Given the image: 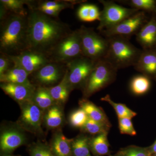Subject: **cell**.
Returning <instances> with one entry per match:
<instances>
[{
	"mask_svg": "<svg viewBox=\"0 0 156 156\" xmlns=\"http://www.w3.org/2000/svg\"><path fill=\"white\" fill-rule=\"evenodd\" d=\"M27 19V50L47 56L62 39L72 31L69 26L58 18L36 9H29Z\"/></svg>",
	"mask_w": 156,
	"mask_h": 156,
	"instance_id": "cell-1",
	"label": "cell"
},
{
	"mask_svg": "<svg viewBox=\"0 0 156 156\" xmlns=\"http://www.w3.org/2000/svg\"><path fill=\"white\" fill-rule=\"evenodd\" d=\"M27 16L9 13L1 20V53L15 56L27 50Z\"/></svg>",
	"mask_w": 156,
	"mask_h": 156,
	"instance_id": "cell-2",
	"label": "cell"
},
{
	"mask_svg": "<svg viewBox=\"0 0 156 156\" xmlns=\"http://www.w3.org/2000/svg\"><path fill=\"white\" fill-rule=\"evenodd\" d=\"M107 39L108 50L104 59L118 70L134 66L142 50L132 44L127 37L117 36Z\"/></svg>",
	"mask_w": 156,
	"mask_h": 156,
	"instance_id": "cell-3",
	"label": "cell"
},
{
	"mask_svg": "<svg viewBox=\"0 0 156 156\" xmlns=\"http://www.w3.org/2000/svg\"><path fill=\"white\" fill-rule=\"evenodd\" d=\"M118 70L105 59L96 62L82 90L84 98L90 97L113 83Z\"/></svg>",
	"mask_w": 156,
	"mask_h": 156,
	"instance_id": "cell-4",
	"label": "cell"
},
{
	"mask_svg": "<svg viewBox=\"0 0 156 156\" xmlns=\"http://www.w3.org/2000/svg\"><path fill=\"white\" fill-rule=\"evenodd\" d=\"M47 56L50 62L66 64L83 56L79 29L72 31L62 39Z\"/></svg>",
	"mask_w": 156,
	"mask_h": 156,
	"instance_id": "cell-5",
	"label": "cell"
},
{
	"mask_svg": "<svg viewBox=\"0 0 156 156\" xmlns=\"http://www.w3.org/2000/svg\"><path fill=\"white\" fill-rule=\"evenodd\" d=\"M83 56L97 62L104 59L108 48L107 38L100 35L92 28L81 26L79 29Z\"/></svg>",
	"mask_w": 156,
	"mask_h": 156,
	"instance_id": "cell-6",
	"label": "cell"
},
{
	"mask_svg": "<svg viewBox=\"0 0 156 156\" xmlns=\"http://www.w3.org/2000/svg\"><path fill=\"white\" fill-rule=\"evenodd\" d=\"M99 2L103 7V10L101 11L99 23L97 27L98 30L100 32L117 25L140 11L117 5L113 1L100 0Z\"/></svg>",
	"mask_w": 156,
	"mask_h": 156,
	"instance_id": "cell-7",
	"label": "cell"
},
{
	"mask_svg": "<svg viewBox=\"0 0 156 156\" xmlns=\"http://www.w3.org/2000/svg\"><path fill=\"white\" fill-rule=\"evenodd\" d=\"M96 62L82 56L66 64L68 80L72 90H83Z\"/></svg>",
	"mask_w": 156,
	"mask_h": 156,
	"instance_id": "cell-8",
	"label": "cell"
},
{
	"mask_svg": "<svg viewBox=\"0 0 156 156\" xmlns=\"http://www.w3.org/2000/svg\"><path fill=\"white\" fill-rule=\"evenodd\" d=\"M149 20L145 12L139 11L117 25L101 32L106 38L117 36L128 38L136 35Z\"/></svg>",
	"mask_w": 156,
	"mask_h": 156,
	"instance_id": "cell-9",
	"label": "cell"
},
{
	"mask_svg": "<svg viewBox=\"0 0 156 156\" xmlns=\"http://www.w3.org/2000/svg\"><path fill=\"white\" fill-rule=\"evenodd\" d=\"M21 115L17 124L23 130L33 134L42 132L43 111L31 99L19 104Z\"/></svg>",
	"mask_w": 156,
	"mask_h": 156,
	"instance_id": "cell-10",
	"label": "cell"
},
{
	"mask_svg": "<svg viewBox=\"0 0 156 156\" xmlns=\"http://www.w3.org/2000/svg\"><path fill=\"white\" fill-rule=\"evenodd\" d=\"M67 70L66 64L50 62L32 74L40 87H47L58 84L63 79Z\"/></svg>",
	"mask_w": 156,
	"mask_h": 156,
	"instance_id": "cell-11",
	"label": "cell"
},
{
	"mask_svg": "<svg viewBox=\"0 0 156 156\" xmlns=\"http://www.w3.org/2000/svg\"><path fill=\"white\" fill-rule=\"evenodd\" d=\"M9 56L14 63L20 66L30 75L50 62L45 54L30 50H25L17 56Z\"/></svg>",
	"mask_w": 156,
	"mask_h": 156,
	"instance_id": "cell-12",
	"label": "cell"
},
{
	"mask_svg": "<svg viewBox=\"0 0 156 156\" xmlns=\"http://www.w3.org/2000/svg\"><path fill=\"white\" fill-rule=\"evenodd\" d=\"M26 142V137L22 131L14 128L7 129L1 134V152L5 155H9L17 148L24 144Z\"/></svg>",
	"mask_w": 156,
	"mask_h": 156,
	"instance_id": "cell-13",
	"label": "cell"
},
{
	"mask_svg": "<svg viewBox=\"0 0 156 156\" xmlns=\"http://www.w3.org/2000/svg\"><path fill=\"white\" fill-rule=\"evenodd\" d=\"M134 67L143 75L156 80V48L142 50Z\"/></svg>",
	"mask_w": 156,
	"mask_h": 156,
	"instance_id": "cell-14",
	"label": "cell"
},
{
	"mask_svg": "<svg viewBox=\"0 0 156 156\" xmlns=\"http://www.w3.org/2000/svg\"><path fill=\"white\" fill-rule=\"evenodd\" d=\"M1 88L6 95L20 104L32 99L36 87L34 85L2 83Z\"/></svg>",
	"mask_w": 156,
	"mask_h": 156,
	"instance_id": "cell-15",
	"label": "cell"
},
{
	"mask_svg": "<svg viewBox=\"0 0 156 156\" xmlns=\"http://www.w3.org/2000/svg\"><path fill=\"white\" fill-rule=\"evenodd\" d=\"M136 41L143 50L156 47V16L152 14L151 19L136 34Z\"/></svg>",
	"mask_w": 156,
	"mask_h": 156,
	"instance_id": "cell-16",
	"label": "cell"
},
{
	"mask_svg": "<svg viewBox=\"0 0 156 156\" xmlns=\"http://www.w3.org/2000/svg\"><path fill=\"white\" fill-rule=\"evenodd\" d=\"M29 75L24 69L14 63V65L8 71L0 76V82L1 83L33 86L29 79Z\"/></svg>",
	"mask_w": 156,
	"mask_h": 156,
	"instance_id": "cell-17",
	"label": "cell"
},
{
	"mask_svg": "<svg viewBox=\"0 0 156 156\" xmlns=\"http://www.w3.org/2000/svg\"><path fill=\"white\" fill-rule=\"evenodd\" d=\"M73 139L67 138L61 131H57L51 140L50 148L55 156H73Z\"/></svg>",
	"mask_w": 156,
	"mask_h": 156,
	"instance_id": "cell-18",
	"label": "cell"
},
{
	"mask_svg": "<svg viewBox=\"0 0 156 156\" xmlns=\"http://www.w3.org/2000/svg\"><path fill=\"white\" fill-rule=\"evenodd\" d=\"M79 104L80 108L86 112L89 118L111 126L103 109L95 105L92 101L84 98L79 101Z\"/></svg>",
	"mask_w": 156,
	"mask_h": 156,
	"instance_id": "cell-19",
	"label": "cell"
},
{
	"mask_svg": "<svg viewBox=\"0 0 156 156\" xmlns=\"http://www.w3.org/2000/svg\"><path fill=\"white\" fill-rule=\"evenodd\" d=\"M48 88L50 95L56 104L65 103L70 93L72 91L68 80L67 70L63 79L58 84Z\"/></svg>",
	"mask_w": 156,
	"mask_h": 156,
	"instance_id": "cell-20",
	"label": "cell"
},
{
	"mask_svg": "<svg viewBox=\"0 0 156 156\" xmlns=\"http://www.w3.org/2000/svg\"><path fill=\"white\" fill-rule=\"evenodd\" d=\"M108 132L95 135L89 139L91 151L95 156L108 155L110 153L109 144L108 139Z\"/></svg>",
	"mask_w": 156,
	"mask_h": 156,
	"instance_id": "cell-21",
	"label": "cell"
},
{
	"mask_svg": "<svg viewBox=\"0 0 156 156\" xmlns=\"http://www.w3.org/2000/svg\"><path fill=\"white\" fill-rule=\"evenodd\" d=\"M31 100L42 110L48 109L56 104L48 87H39L36 88Z\"/></svg>",
	"mask_w": 156,
	"mask_h": 156,
	"instance_id": "cell-22",
	"label": "cell"
},
{
	"mask_svg": "<svg viewBox=\"0 0 156 156\" xmlns=\"http://www.w3.org/2000/svg\"><path fill=\"white\" fill-rule=\"evenodd\" d=\"M1 5L3 6L8 13H14L20 15L27 16L28 11H26L23 5L27 4L29 9H31L35 6L34 1L23 0H1Z\"/></svg>",
	"mask_w": 156,
	"mask_h": 156,
	"instance_id": "cell-23",
	"label": "cell"
},
{
	"mask_svg": "<svg viewBox=\"0 0 156 156\" xmlns=\"http://www.w3.org/2000/svg\"><path fill=\"white\" fill-rule=\"evenodd\" d=\"M45 125L50 129H55L63 123V114L61 108L55 104L48 109L44 118Z\"/></svg>",
	"mask_w": 156,
	"mask_h": 156,
	"instance_id": "cell-24",
	"label": "cell"
},
{
	"mask_svg": "<svg viewBox=\"0 0 156 156\" xmlns=\"http://www.w3.org/2000/svg\"><path fill=\"white\" fill-rule=\"evenodd\" d=\"M89 139L84 134H80L73 139L72 144L73 156H92L90 153Z\"/></svg>",
	"mask_w": 156,
	"mask_h": 156,
	"instance_id": "cell-25",
	"label": "cell"
},
{
	"mask_svg": "<svg viewBox=\"0 0 156 156\" xmlns=\"http://www.w3.org/2000/svg\"><path fill=\"white\" fill-rule=\"evenodd\" d=\"M151 86L150 79L142 74L134 76L131 80L130 85L131 92L136 95L145 94L148 92Z\"/></svg>",
	"mask_w": 156,
	"mask_h": 156,
	"instance_id": "cell-26",
	"label": "cell"
},
{
	"mask_svg": "<svg viewBox=\"0 0 156 156\" xmlns=\"http://www.w3.org/2000/svg\"><path fill=\"white\" fill-rule=\"evenodd\" d=\"M119 2L126 4L132 9L140 11L150 12L156 16V1L155 0H128L119 1Z\"/></svg>",
	"mask_w": 156,
	"mask_h": 156,
	"instance_id": "cell-27",
	"label": "cell"
},
{
	"mask_svg": "<svg viewBox=\"0 0 156 156\" xmlns=\"http://www.w3.org/2000/svg\"><path fill=\"white\" fill-rule=\"evenodd\" d=\"M101 100L108 102L113 108L118 118H129L131 119L136 115V113L128 108L126 105L115 102L112 100L110 96L108 94L104 97L101 98Z\"/></svg>",
	"mask_w": 156,
	"mask_h": 156,
	"instance_id": "cell-28",
	"label": "cell"
},
{
	"mask_svg": "<svg viewBox=\"0 0 156 156\" xmlns=\"http://www.w3.org/2000/svg\"><path fill=\"white\" fill-rule=\"evenodd\" d=\"M83 2V1H47L39 2H38L37 5L36 6L35 9H54L61 11L64 9L73 8L75 4L81 3Z\"/></svg>",
	"mask_w": 156,
	"mask_h": 156,
	"instance_id": "cell-29",
	"label": "cell"
},
{
	"mask_svg": "<svg viewBox=\"0 0 156 156\" xmlns=\"http://www.w3.org/2000/svg\"><path fill=\"white\" fill-rule=\"evenodd\" d=\"M111 126L88 118L87 123L81 129L83 132L92 135H96L101 133L108 132Z\"/></svg>",
	"mask_w": 156,
	"mask_h": 156,
	"instance_id": "cell-30",
	"label": "cell"
},
{
	"mask_svg": "<svg viewBox=\"0 0 156 156\" xmlns=\"http://www.w3.org/2000/svg\"><path fill=\"white\" fill-rule=\"evenodd\" d=\"M88 118L86 112L80 108L73 112L70 115V124L74 128L81 129L87 123Z\"/></svg>",
	"mask_w": 156,
	"mask_h": 156,
	"instance_id": "cell-31",
	"label": "cell"
},
{
	"mask_svg": "<svg viewBox=\"0 0 156 156\" xmlns=\"http://www.w3.org/2000/svg\"><path fill=\"white\" fill-rule=\"evenodd\" d=\"M31 156H55L50 147L41 143L35 144L30 149Z\"/></svg>",
	"mask_w": 156,
	"mask_h": 156,
	"instance_id": "cell-32",
	"label": "cell"
},
{
	"mask_svg": "<svg viewBox=\"0 0 156 156\" xmlns=\"http://www.w3.org/2000/svg\"><path fill=\"white\" fill-rule=\"evenodd\" d=\"M119 127L120 133L130 136H135L136 134L131 119L129 118H118Z\"/></svg>",
	"mask_w": 156,
	"mask_h": 156,
	"instance_id": "cell-33",
	"label": "cell"
},
{
	"mask_svg": "<svg viewBox=\"0 0 156 156\" xmlns=\"http://www.w3.org/2000/svg\"><path fill=\"white\" fill-rule=\"evenodd\" d=\"M125 156H151L148 148L130 146L122 151Z\"/></svg>",
	"mask_w": 156,
	"mask_h": 156,
	"instance_id": "cell-34",
	"label": "cell"
},
{
	"mask_svg": "<svg viewBox=\"0 0 156 156\" xmlns=\"http://www.w3.org/2000/svg\"><path fill=\"white\" fill-rule=\"evenodd\" d=\"M14 62L10 56L5 54H0V76L3 75L13 66Z\"/></svg>",
	"mask_w": 156,
	"mask_h": 156,
	"instance_id": "cell-35",
	"label": "cell"
},
{
	"mask_svg": "<svg viewBox=\"0 0 156 156\" xmlns=\"http://www.w3.org/2000/svg\"><path fill=\"white\" fill-rule=\"evenodd\" d=\"M91 4H83L78 9L77 15L81 21L89 22V13Z\"/></svg>",
	"mask_w": 156,
	"mask_h": 156,
	"instance_id": "cell-36",
	"label": "cell"
},
{
	"mask_svg": "<svg viewBox=\"0 0 156 156\" xmlns=\"http://www.w3.org/2000/svg\"><path fill=\"white\" fill-rule=\"evenodd\" d=\"M101 11L95 5H90V13H89V22H92L95 20L99 21L100 19Z\"/></svg>",
	"mask_w": 156,
	"mask_h": 156,
	"instance_id": "cell-37",
	"label": "cell"
},
{
	"mask_svg": "<svg viewBox=\"0 0 156 156\" xmlns=\"http://www.w3.org/2000/svg\"><path fill=\"white\" fill-rule=\"evenodd\" d=\"M37 10L41 11L43 13L46 14V15H48V16L56 18H58V15H59V13L61 12V11L54 9L44 8V9H38Z\"/></svg>",
	"mask_w": 156,
	"mask_h": 156,
	"instance_id": "cell-38",
	"label": "cell"
},
{
	"mask_svg": "<svg viewBox=\"0 0 156 156\" xmlns=\"http://www.w3.org/2000/svg\"><path fill=\"white\" fill-rule=\"evenodd\" d=\"M148 148L149 151L151 155H152L156 153V140L155 142L151 146Z\"/></svg>",
	"mask_w": 156,
	"mask_h": 156,
	"instance_id": "cell-39",
	"label": "cell"
},
{
	"mask_svg": "<svg viewBox=\"0 0 156 156\" xmlns=\"http://www.w3.org/2000/svg\"><path fill=\"white\" fill-rule=\"evenodd\" d=\"M114 156H125L124 155V154H123V153L122 152V151H120L118 153V154H116Z\"/></svg>",
	"mask_w": 156,
	"mask_h": 156,
	"instance_id": "cell-40",
	"label": "cell"
},
{
	"mask_svg": "<svg viewBox=\"0 0 156 156\" xmlns=\"http://www.w3.org/2000/svg\"><path fill=\"white\" fill-rule=\"evenodd\" d=\"M4 156H14L10 155H5Z\"/></svg>",
	"mask_w": 156,
	"mask_h": 156,
	"instance_id": "cell-41",
	"label": "cell"
},
{
	"mask_svg": "<svg viewBox=\"0 0 156 156\" xmlns=\"http://www.w3.org/2000/svg\"></svg>",
	"mask_w": 156,
	"mask_h": 156,
	"instance_id": "cell-42",
	"label": "cell"
},
{
	"mask_svg": "<svg viewBox=\"0 0 156 156\" xmlns=\"http://www.w3.org/2000/svg\"></svg>",
	"mask_w": 156,
	"mask_h": 156,
	"instance_id": "cell-43",
	"label": "cell"
}]
</instances>
